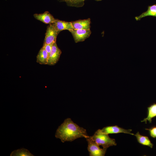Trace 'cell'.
<instances>
[{"label": "cell", "instance_id": "obj_1", "mask_svg": "<svg viewBox=\"0 0 156 156\" xmlns=\"http://www.w3.org/2000/svg\"><path fill=\"white\" fill-rule=\"evenodd\" d=\"M88 136L86 129L80 127L69 118L65 119L59 127L55 134V137L63 143L72 142L81 138H86Z\"/></svg>", "mask_w": 156, "mask_h": 156}, {"label": "cell", "instance_id": "obj_2", "mask_svg": "<svg viewBox=\"0 0 156 156\" xmlns=\"http://www.w3.org/2000/svg\"><path fill=\"white\" fill-rule=\"evenodd\" d=\"M91 137L99 146H102L103 148L107 149L110 146L116 145L115 139L110 138L108 134L96 131Z\"/></svg>", "mask_w": 156, "mask_h": 156}, {"label": "cell", "instance_id": "obj_3", "mask_svg": "<svg viewBox=\"0 0 156 156\" xmlns=\"http://www.w3.org/2000/svg\"><path fill=\"white\" fill-rule=\"evenodd\" d=\"M88 143V150L90 156H104L107 149L100 148L98 144L89 136L86 138Z\"/></svg>", "mask_w": 156, "mask_h": 156}, {"label": "cell", "instance_id": "obj_4", "mask_svg": "<svg viewBox=\"0 0 156 156\" xmlns=\"http://www.w3.org/2000/svg\"><path fill=\"white\" fill-rule=\"evenodd\" d=\"M60 32L53 23L49 24L47 27L43 44H53L56 42Z\"/></svg>", "mask_w": 156, "mask_h": 156}, {"label": "cell", "instance_id": "obj_5", "mask_svg": "<svg viewBox=\"0 0 156 156\" xmlns=\"http://www.w3.org/2000/svg\"><path fill=\"white\" fill-rule=\"evenodd\" d=\"M72 34L76 43L84 41L90 36V29H73L68 30Z\"/></svg>", "mask_w": 156, "mask_h": 156}, {"label": "cell", "instance_id": "obj_6", "mask_svg": "<svg viewBox=\"0 0 156 156\" xmlns=\"http://www.w3.org/2000/svg\"><path fill=\"white\" fill-rule=\"evenodd\" d=\"M132 131L131 129H126L115 125L105 127L102 129H99L96 131L99 133L107 134L122 133L132 135H134L133 133H131Z\"/></svg>", "mask_w": 156, "mask_h": 156}, {"label": "cell", "instance_id": "obj_7", "mask_svg": "<svg viewBox=\"0 0 156 156\" xmlns=\"http://www.w3.org/2000/svg\"><path fill=\"white\" fill-rule=\"evenodd\" d=\"M61 53L62 51L58 47L56 42L54 43L49 55L47 64L49 65L55 64L59 60Z\"/></svg>", "mask_w": 156, "mask_h": 156}, {"label": "cell", "instance_id": "obj_8", "mask_svg": "<svg viewBox=\"0 0 156 156\" xmlns=\"http://www.w3.org/2000/svg\"><path fill=\"white\" fill-rule=\"evenodd\" d=\"M33 16L36 19L46 24L49 25L53 23L55 20V19L48 11H46L41 14H35Z\"/></svg>", "mask_w": 156, "mask_h": 156}, {"label": "cell", "instance_id": "obj_9", "mask_svg": "<svg viewBox=\"0 0 156 156\" xmlns=\"http://www.w3.org/2000/svg\"><path fill=\"white\" fill-rule=\"evenodd\" d=\"M71 22L73 29H90L91 21L90 18Z\"/></svg>", "mask_w": 156, "mask_h": 156}, {"label": "cell", "instance_id": "obj_10", "mask_svg": "<svg viewBox=\"0 0 156 156\" xmlns=\"http://www.w3.org/2000/svg\"><path fill=\"white\" fill-rule=\"evenodd\" d=\"M57 29L59 31H62L73 29L71 22L61 21L58 19H55L53 23Z\"/></svg>", "mask_w": 156, "mask_h": 156}, {"label": "cell", "instance_id": "obj_11", "mask_svg": "<svg viewBox=\"0 0 156 156\" xmlns=\"http://www.w3.org/2000/svg\"><path fill=\"white\" fill-rule=\"evenodd\" d=\"M147 16L156 17V4L148 6L146 11L143 12L139 16H135V19L136 21H138Z\"/></svg>", "mask_w": 156, "mask_h": 156}, {"label": "cell", "instance_id": "obj_12", "mask_svg": "<svg viewBox=\"0 0 156 156\" xmlns=\"http://www.w3.org/2000/svg\"><path fill=\"white\" fill-rule=\"evenodd\" d=\"M49 56L48 53L42 47L37 56L36 62L41 64H47Z\"/></svg>", "mask_w": 156, "mask_h": 156}, {"label": "cell", "instance_id": "obj_13", "mask_svg": "<svg viewBox=\"0 0 156 156\" xmlns=\"http://www.w3.org/2000/svg\"><path fill=\"white\" fill-rule=\"evenodd\" d=\"M147 117L144 118L141 122H145L146 123L147 121L150 123L151 122L152 119L156 116V103H154L147 108Z\"/></svg>", "mask_w": 156, "mask_h": 156}, {"label": "cell", "instance_id": "obj_14", "mask_svg": "<svg viewBox=\"0 0 156 156\" xmlns=\"http://www.w3.org/2000/svg\"><path fill=\"white\" fill-rule=\"evenodd\" d=\"M134 135L139 143L143 145L148 146L151 148H153V144L148 137L141 135L139 132H138Z\"/></svg>", "mask_w": 156, "mask_h": 156}, {"label": "cell", "instance_id": "obj_15", "mask_svg": "<svg viewBox=\"0 0 156 156\" xmlns=\"http://www.w3.org/2000/svg\"><path fill=\"white\" fill-rule=\"evenodd\" d=\"M61 1L65 2L68 6L76 7H81L84 4L86 0H58ZM96 1H100L102 0H94Z\"/></svg>", "mask_w": 156, "mask_h": 156}, {"label": "cell", "instance_id": "obj_16", "mask_svg": "<svg viewBox=\"0 0 156 156\" xmlns=\"http://www.w3.org/2000/svg\"><path fill=\"white\" fill-rule=\"evenodd\" d=\"M11 156H34L27 149L24 148L14 150L12 152Z\"/></svg>", "mask_w": 156, "mask_h": 156}, {"label": "cell", "instance_id": "obj_17", "mask_svg": "<svg viewBox=\"0 0 156 156\" xmlns=\"http://www.w3.org/2000/svg\"><path fill=\"white\" fill-rule=\"evenodd\" d=\"M53 44H43L42 47L48 53L49 56L51 51Z\"/></svg>", "mask_w": 156, "mask_h": 156}, {"label": "cell", "instance_id": "obj_18", "mask_svg": "<svg viewBox=\"0 0 156 156\" xmlns=\"http://www.w3.org/2000/svg\"><path fill=\"white\" fill-rule=\"evenodd\" d=\"M145 129L149 131L150 135L151 137L153 138H156V127L150 129Z\"/></svg>", "mask_w": 156, "mask_h": 156}, {"label": "cell", "instance_id": "obj_19", "mask_svg": "<svg viewBox=\"0 0 156 156\" xmlns=\"http://www.w3.org/2000/svg\"></svg>", "mask_w": 156, "mask_h": 156}]
</instances>
